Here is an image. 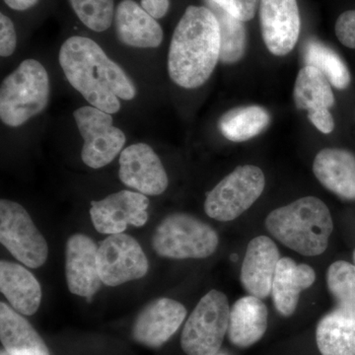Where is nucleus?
<instances>
[{"instance_id": "nucleus-1", "label": "nucleus", "mask_w": 355, "mask_h": 355, "mask_svg": "<svg viewBox=\"0 0 355 355\" xmlns=\"http://www.w3.org/2000/svg\"><path fill=\"white\" fill-rule=\"evenodd\" d=\"M58 60L70 85L90 106L113 114L121 110L120 100L130 101L137 96L125 70L93 40L70 37L60 46Z\"/></svg>"}, {"instance_id": "nucleus-2", "label": "nucleus", "mask_w": 355, "mask_h": 355, "mask_svg": "<svg viewBox=\"0 0 355 355\" xmlns=\"http://www.w3.org/2000/svg\"><path fill=\"white\" fill-rule=\"evenodd\" d=\"M220 57V31L209 7L191 6L173 34L168 73L184 89L200 87L214 73Z\"/></svg>"}, {"instance_id": "nucleus-3", "label": "nucleus", "mask_w": 355, "mask_h": 355, "mask_svg": "<svg viewBox=\"0 0 355 355\" xmlns=\"http://www.w3.org/2000/svg\"><path fill=\"white\" fill-rule=\"evenodd\" d=\"M265 224L275 239L307 257L324 253L334 231L330 209L316 197L301 198L272 210Z\"/></svg>"}, {"instance_id": "nucleus-4", "label": "nucleus", "mask_w": 355, "mask_h": 355, "mask_svg": "<svg viewBox=\"0 0 355 355\" xmlns=\"http://www.w3.org/2000/svg\"><path fill=\"white\" fill-rule=\"evenodd\" d=\"M50 77L36 60L21 62L0 87V119L7 127L18 128L37 116L50 101Z\"/></svg>"}, {"instance_id": "nucleus-5", "label": "nucleus", "mask_w": 355, "mask_h": 355, "mask_svg": "<svg viewBox=\"0 0 355 355\" xmlns=\"http://www.w3.org/2000/svg\"><path fill=\"white\" fill-rule=\"evenodd\" d=\"M218 244V235L211 226L187 214L166 216L153 237L154 251L175 260L209 258L216 253Z\"/></svg>"}, {"instance_id": "nucleus-6", "label": "nucleus", "mask_w": 355, "mask_h": 355, "mask_svg": "<svg viewBox=\"0 0 355 355\" xmlns=\"http://www.w3.org/2000/svg\"><path fill=\"white\" fill-rule=\"evenodd\" d=\"M230 307L223 292L205 294L184 324L181 347L188 355H217L228 331Z\"/></svg>"}, {"instance_id": "nucleus-7", "label": "nucleus", "mask_w": 355, "mask_h": 355, "mask_svg": "<svg viewBox=\"0 0 355 355\" xmlns=\"http://www.w3.org/2000/svg\"><path fill=\"white\" fill-rule=\"evenodd\" d=\"M265 187V174L260 168L238 166L207 193L205 214L221 222L234 220L259 200Z\"/></svg>"}, {"instance_id": "nucleus-8", "label": "nucleus", "mask_w": 355, "mask_h": 355, "mask_svg": "<svg viewBox=\"0 0 355 355\" xmlns=\"http://www.w3.org/2000/svg\"><path fill=\"white\" fill-rule=\"evenodd\" d=\"M0 242L16 260L38 268L49 256L48 243L27 210L12 200L0 202Z\"/></svg>"}, {"instance_id": "nucleus-9", "label": "nucleus", "mask_w": 355, "mask_h": 355, "mask_svg": "<svg viewBox=\"0 0 355 355\" xmlns=\"http://www.w3.org/2000/svg\"><path fill=\"white\" fill-rule=\"evenodd\" d=\"M74 120L84 140L81 158L84 164L100 169L110 164L123 151L125 135L114 127L113 116L93 106L76 110Z\"/></svg>"}, {"instance_id": "nucleus-10", "label": "nucleus", "mask_w": 355, "mask_h": 355, "mask_svg": "<svg viewBox=\"0 0 355 355\" xmlns=\"http://www.w3.org/2000/svg\"><path fill=\"white\" fill-rule=\"evenodd\" d=\"M98 268L103 284L119 286L146 277L148 261L139 243L121 233L109 235L100 243Z\"/></svg>"}, {"instance_id": "nucleus-11", "label": "nucleus", "mask_w": 355, "mask_h": 355, "mask_svg": "<svg viewBox=\"0 0 355 355\" xmlns=\"http://www.w3.org/2000/svg\"><path fill=\"white\" fill-rule=\"evenodd\" d=\"M149 200L139 191H121L91 202L93 225L101 234H121L128 225L141 227L148 220Z\"/></svg>"}, {"instance_id": "nucleus-12", "label": "nucleus", "mask_w": 355, "mask_h": 355, "mask_svg": "<svg viewBox=\"0 0 355 355\" xmlns=\"http://www.w3.org/2000/svg\"><path fill=\"white\" fill-rule=\"evenodd\" d=\"M119 176L121 183L146 196L162 195L169 180L157 154L146 144H132L121 151Z\"/></svg>"}, {"instance_id": "nucleus-13", "label": "nucleus", "mask_w": 355, "mask_h": 355, "mask_svg": "<svg viewBox=\"0 0 355 355\" xmlns=\"http://www.w3.org/2000/svg\"><path fill=\"white\" fill-rule=\"evenodd\" d=\"M261 36L268 50L288 55L300 34V15L296 0H260Z\"/></svg>"}, {"instance_id": "nucleus-14", "label": "nucleus", "mask_w": 355, "mask_h": 355, "mask_svg": "<svg viewBox=\"0 0 355 355\" xmlns=\"http://www.w3.org/2000/svg\"><path fill=\"white\" fill-rule=\"evenodd\" d=\"M187 316L182 303L169 298H159L139 313L132 328L135 342L151 349L162 347L179 330Z\"/></svg>"}, {"instance_id": "nucleus-15", "label": "nucleus", "mask_w": 355, "mask_h": 355, "mask_svg": "<svg viewBox=\"0 0 355 355\" xmlns=\"http://www.w3.org/2000/svg\"><path fill=\"white\" fill-rule=\"evenodd\" d=\"M99 247L90 237L74 234L65 246V277L72 294L90 300L101 288L103 282L98 268Z\"/></svg>"}, {"instance_id": "nucleus-16", "label": "nucleus", "mask_w": 355, "mask_h": 355, "mask_svg": "<svg viewBox=\"0 0 355 355\" xmlns=\"http://www.w3.org/2000/svg\"><path fill=\"white\" fill-rule=\"evenodd\" d=\"M280 259L279 248L270 237L258 236L250 241L240 273V282L249 295L265 299L272 294Z\"/></svg>"}, {"instance_id": "nucleus-17", "label": "nucleus", "mask_w": 355, "mask_h": 355, "mask_svg": "<svg viewBox=\"0 0 355 355\" xmlns=\"http://www.w3.org/2000/svg\"><path fill=\"white\" fill-rule=\"evenodd\" d=\"M114 28L121 44L132 48H158L163 30L153 16L135 0H123L114 11Z\"/></svg>"}, {"instance_id": "nucleus-18", "label": "nucleus", "mask_w": 355, "mask_h": 355, "mask_svg": "<svg viewBox=\"0 0 355 355\" xmlns=\"http://www.w3.org/2000/svg\"><path fill=\"white\" fill-rule=\"evenodd\" d=\"M313 173L327 190L345 200H355V154L347 149L324 148L317 154Z\"/></svg>"}, {"instance_id": "nucleus-19", "label": "nucleus", "mask_w": 355, "mask_h": 355, "mask_svg": "<svg viewBox=\"0 0 355 355\" xmlns=\"http://www.w3.org/2000/svg\"><path fill=\"white\" fill-rule=\"evenodd\" d=\"M316 280L312 266L296 263L291 258H282L277 265L272 287L275 309L284 317H291L296 311L301 292L309 288Z\"/></svg>"}, {"instance_id": "nucleus-20", "label": "nucleus", "mask_w": 355, "mask_h": 355, "mask_svg": "<svg viewBox=\"0 0 355 355\" xmlns=\"http://www.w3.org/2000/svg\"><path fill=\"white\" fill-rule=\"evenodd\" d=\"M268 308L253 295L238 299L230 309L228 338L240 349L252 347L265 335L268 328Z\"/></svg>"}, {"instance_id": "nucleus-21", "label": "nucleus", "mask_w": 355, "mask_h": 355, "mask_svg": "<svg viewBox=\"0 0 355 355\" xmlns=\"http://www.w3.org/2000/svg\"><path fill=\"white\" fill-rule=\"evenodd\" d=\"M316 342L322 355H355V307L336 306L322 318Z\"/></svg>"}, {"instance_id": "nucleus-22", "label": "nucleus", "mask_w": 355, "mask_h": 355, "mask_svg": "<svg viewBox=\"0 0 355 355\" xmlns=\"http://www.w3.org/2000/svg\"><path fill=\"white\" fill-rule=\"evenodd\" d=\"M0 289L13 309L20 314L32 316L39 310L42 301L41 286L24 266L1 261Z\"/></svg>"}, {"instance_id": "nucleus-23", "label": "nucleus", "mask_w": 355, "mask_h": 355, "mask_svg": "<svg viewBox=\"0 0 355 355\" xmlns=\"http://www.w3.org/2000/svg\"><path fill=\"white\" fill-rule=\"evenodd\" d=\"M0 340L10 355H51L32 324L3 302L0 303Z\"/></svg>"}, {"instance_id": "nucleus-24", "label": "nucleus", "mask_w": 355, "mask_h": 355, "mask_svg": "<svg viewBox=\"0 0 355 355\" xmlns=\"http://www.w3.org/2000/svg\"><path fill=\"white\" fill-rule=\"evenodd\" d=\"M293 100L298 109L308 113L330 110L335 104L331 83L319 70L309 65H305L296 77Z\"/></svg>"}, {"instance_id": "nucleus-25", "label": "nucleus", "mask_w": 355, "mask_h": 355, "mask_svg": "<svg viewBox=\"0 0 355 355\" xmlns=\"http://www.w3.org/2000/svg\"><path fill=\"white\" fill-rule=\"evenodd\" d=\"M270 116L260 106H243L222 114L218 128L225 139L234 142L247 141L260 135L270 125Z\"/></svg>"}, {"instance_id": "nucleus-26", "label": "nucleus", "mask_w": 355, "mask_h": 355, "mask_svg": "<svg viewBox=\"0 0 355 355\" xmlns=\"http://www.w3.org/2000/svg\"><path fill=\"white\" fill-rule=\"evenodd\" d=\"M305 65L315 67L321 72L331 86L345 90L352 83L349 67L342 58L330 46L317 41L309 40L304 51Z\"/></svg>"}, {"instance_id": "nucleus-27", "label": "nucleus", "mask_w": 355, "mask_h": 355, "mask_svg": "<svg viewBox=\"0 0 355 355\" xmlns=\"http://www.w3.org/2000/svg\"><path fill=\"white\" fill-rule=\"evenodd\" d=\"M207 2L210 10L216 15L220 31L219 60L225 64H237L246 53L247 33L244 22L209 0Z\"/></svg>"}, {"instance_id": "nucleus-28", "label": "nucleus", "mask_w": 355, "mask_h": 355, "mask_svg": "<svg viewBox=\"0 0 355 355\" xmlns=\"http://www.w3.org/2000/svg\"><path fill=\"white\" fill-rule=\"evenodd\" d=\"M327 286L338 306L355 307V263L338 261L327 270Z\"/></svg>"}, {"instance_id": "nucleus-29", "label": "nucleus", "mask_w": 355, "mask_h": 355, "mask_svg": "<svg viewBox=\"0 0 355 355\" xmlns=\"http://www.w3.org/2000/svg\"><path fill=\"white\" fill-rule=\"evenodd\" d=\"M77 17L86 27L95 32H104L111 27L114 18V0H69Z\"/></svg>"}, {"instance_id": "nucleus-30", "label": "nucleus", "mask_w": 355, "mask_h": 355, "mask_svg": "<svg viewBox=\"0 0 355 355\" xmlns=\"http://www.w3.org/2000/svg\"><path fill=\"white\" fill-rule=\"evenodd\" d=\"M212 3L221 7L229 14L246 22L253 19L260 0H209Z\"/></svg>"}, {"instance_id": "nucleus-31", "label": "nucleus", "mask_w": 355, "mask_h": 355, "mask_svg": "<svg viewBox=\"0 0 355 355\" xmlns=\"http://www.w3.org/2000/svg\"><path fill=\"white\" fill-rule=\"evenodd\" d=\"M17 46V35L12 20L3 13L0 14V55H12Z\"/></svg>"}, {"instance_id": "nucleus-32", "label": "nucleus", "mask_w": 355, "mask_h": 355, "mask_svg": "<svg viewBox=\"0 0 355 355\" xmlns=\"http://www.w3.org/2000/svg\"><path fill=\"white\" fill-rule=\"evenodd\" d=\"M336 35L343 46L355 49V10L340 14L336 23Z\"/></svg>"}, {"instance_id": "nucleus-33", "label": "nucleus", "mask_w": 355, "mask_h": 355, "mask_svg": "<svg viewBox=\"0 0 355 355\" xmlns=\"http://www.w3.org/2000/svg\"><path fill=\"white\" fill-rule=\"evenodd\" d=\"M308 119L320 132L329 135L335 128V121L330 110L324 109L308 113Z\"/></svg>"}, {"instance_id": "nucleus-34", "label": "nucleus", "mask_w": 355, "mask_h": 355, "mask_svg": "<svg viewBox=\"0 0 355 355\" xmlns=\"http://www.w3.org/2000/svg\"><path fill=\"white\" fill-rule=\"evenodd\" d=\"M140 6L155 19L164 17L169 10V0H141Z\"/></svg>"}, {"instance_id": "nucleus-35", "label": "nucleus", "mask_w": 355, "mask_h": 355, "mask_svg": "<svg viewBox=\"0 0 355 355\" xmlns=\"http://www.w3.org/2000/svg\"><path fill=\"white\" fill-rule=\"evenodd\" d=\"M13 10L25 11L38 3L39 0H4Z\"/></svg>"}, {"instance_id": "nucleus-36", "label": "nucleus", "mask_w": 355, "mask_h": 355, "mask_svg": "<svg viewBox=\"0 0 355 355\" xmlns=\"http://www.w3.org/2000/svg\"><path fill=\"white\" fill-rule=\"evenodd\" d=\"M237 259H238L237 254H232V256H231V260H232L233 261H236V260H237Z\"/></svg>"}, {"instance_id": "nucleus-37", "label": "nucleus", "mask_w": 355, "mask_h": 355, "mask_svg": "<svg viewBox=\"0 0 355 355\" xmlns=\"http://www.w3.org/2000/svg\"><path fill=\"white\" fill-rule=\"evenodd\" d=\"M0 355H10L8 352H6V349H2L1 352H0Z\"/></svg>"}, {"instance_id": "nucleus-38", "label": "nucleus", "mask_w": 355, "mask_h": 355, "mask_svg": "<svg viewBox=\"0 0 355 355\" xmlns=\"http://www.w3.org/2000/svg\"><path fill=\"white\" fill-rule=\"evenodd\" d=\"M354 263H355V250H354Z\"/></svg>"}, {"instance_id": "nucleus-39", "label": "nucleus", "mask_w": 355, "mask_h": 355, "mask_svg": "<svg viewBox=\"0 0 355 355\" xmlns=\"http://www.w3.org/2000/svg\"><path fill=\"white\" fill-rule=\"evenodd\" d=\"M220 355H224V354H220Z\"/></svg>"}]
</instances>
